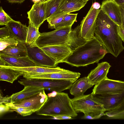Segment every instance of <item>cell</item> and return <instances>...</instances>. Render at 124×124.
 Listing matches in <instances>:
<instances>
[{
	"instance_id": "cell-4",
	"label": "cell",
	"mask_w": 124,
	"mask_h": 124,
	"mask_svg": "<svg viewBox=\"0 0 124 124\" xmlns=\"http://www.w3.org/2000/svg\"><path fill=\"white\" fill-rule=\"evenodd\" d=\"M71 26L57 28L53 31L40 33L34 45L40 48L47 46L65 45L69 48L70 45V33Z\"/></svg>"
},
{
	"instance_id": "cell-31",
	"label": "cell",
	"mask_w": 124,
	"mask_h": 124,
	"mask_svg": "<svg viewBox=\"0 0 124 124\" xmlns=\"http://www.w3.org/2000/svg\"><path fill=\"white\" fill-rule=\"evenodd\" d=\"M5 104L9 107L10 108L9 111L16 112L18 114L23 116L30 115L33 113V111L26 108L15 106L9 103H6Z\"/></svg>"
},
{
	"instance_id": "cell-38",
	"label": "cell",
	"mask_w": 124,
	"mask_h": 124,
	"mask_svg": "<svg viewBox=\"0 0 124 124\" xmlns=\"http://www.w3.org/2000/svg\"><path fill=\"white\" fill-rule=\"evenodd\" d=\"M0 114L1 115L4 113L9 111L10 108L7 106L3 104H0Z\"/></svg>"
},
{
	"instance_id": "cell-3",
	"label": "cell",
	"mask_w": 124,
	"mask_h": 124,
	"mask_svg": "<svg viewBox=\"0 0 124 124\" xmlns=\"http://www.w3.org/2000/svg\"><path fill=\"white\" fill-rule=\"evenodd\" d=\"M36 113L38 115L53 117L65 115L74 117L78 115L72 107L71 99L68 94L62 92H57L55 96L48 97L46 101Z\"/></svg>"
},
{
	"instance_id": "cell-2",
	"label": "cell",
	"mask_w": 124,
	"mask_h": 124,
	"mask_svg": "<svg viewBox=\"0 0 124 124\" xmlns=\"http://www.w3.org/2000/svg\"><path fill=\"white\" fill-rule=\"evenodd\" d=\"M107 53L104 45L94 36L72 51L63 62L77 67L85 66L98 63Z\"/></svg>"
},
{
	"instance_id": "cell-19",
	"label": "cell",
	"mask_w": 124,
	"mask_h": 124,
	"mask_svg": "<svg viewBox=\"0 0 124 124\" xmlns=\"http://www.w3.org/2000/svg\"><path fill=\"white\" fill-rule=\"evenodd\" d=\"M87 2L84 0H62L56 12L52 16L79 10Z\"/></svg>"
},
{
	"instance_id": "cell-8",
	"label": "cell",
	"mask_w": 124,
	"mask_h": 124,
	"mask_svg": "<svg viewBox=\"0 0 124 124\" xmlns=\"http://www.w3.org/2000/svg\"><path fill=\"white\" fill-rule=\"evenodd\" d=\"M100 9H96L91 7L85 16L81 21L80 35L82 38L89 40L94 36L96 22Z\"/></svg>"
},
{
	"instance_id": "cell-37",
	"label": "cell",
	"mask_w": 124,
	"mask_h": 124,
	"mask_svg": "<svg viewBox=\"0 0 124 124\" xmlns=\"http://www.w3.org/2000/svg\"><path fill=\"white\" fill-rule=\"evenodd\" d=\"M0 93V104H4L10 102V96H8L3 97Z\"/></svg>"
},
{
	"instance_id": "cell-15",
	"label": "cell",
	"mask_w": 124,
	"mask_h": 124,
	"mask_svg": "<svg viewBox=\"0 0 124 124\" xmlns=\"http://www.w3.org/2000/svg\"><path fill=\"white\" fill-rule=\"evenodd\" d=\"M100 8L117 25L122 26V22L120 7L113 0L103 1Z\"/></svg>"
},
{
	"instance_id": "cell-41",
	"label": "cell",
	"mask_w": 124,
	"mask_h": 124,
	"mask_svg": "<svg viewBox=\"0 0 124 124\" xmlns=\"http://www.w3.org/2000/svg\"><path fill=\"white\" fill-rule=\"evenodd\" d=\"M25 0H7L9 3H21Z\"/></svg>"
},
{
	"instance_id": "cell-12",
	"label": "cell",
	"mask_w": 124,
	"mask_h": 124,
	"mask_svg": "<svg viewBox=\"0 0 124 124\" xmlns=\"http://www.w3.org/2000/svg\"><path fill=\"white\" fill-rule=\"evenodd\" d=\"M48 98L44 90L32 97L14 103H8L15 106L26 108L34 113L41 108Z\"/></svg>"
},
{
	"instance_id": "cell-35",
	"label": "cell",
	"mask_w": 124,
	"mask_h": 124,
	"mask_svg": "<svg viewBox=\"0 0 124 124\" xmlns=\"http://www.w3.org/2000/svg\"><path fill=\"white\" fill-rule=\"evenodd\" d=\"M10 36L9 31L6 26L0 29V39Z\"/></svg>"
},
{
	"instance_id": "cell-14",
	"label": "cell",
	"mask_w": 124,
	"mask_h": 124,
	"mask_svg": "<svg viewBox=\"0 0 124 124\" xmlns=\"http://www.w3.org/2000/svg\"><path fill=\"white\" fill-rule=\"evenodd\" d=\"M58 65L63 61L71 54L72 51L65 45H52L41 48Z\"/></svg>"
},
{
	"instance_id": "cell-43",
	"label": "cell",
	"mask_w": 124,
	"mask_h": 124,
	"mask_svg": "<svg viewBox=\"0 0 124 124\" xmlns=\"http://www.w3.org/2000/svg\"><path fill=\"white\" fill-rule=\"evenodd\" d=\"M57 93V92L55 91H53L52 93L48 94L47 96L48 97H54L55 96Z\"/></svg>"
},
{
	"instance_id": "cell-11",
	"label": "cell",
	"mask_w": 124,
	"mask_h": 124,
	"mask_svg": "<svg viewBox=\"0 0 124 124\" xmlns=\"http://www.w3.org/2000/svg\"><path fill=\"white\" fill-rule=\"evenodd\" d=\"M46 0H40L34 3L27 12L29 21L38 28L46 20Z\"/></svg>"
},
{
	"instance_id": "cell-27",
	"label": "cell",
	"mask_w": 124,
	"mask_h": 124,
	"mask_svg": "<svg viewBox=\"0 0 124 124\" xmlns=\"http://www.w3.org/2000/svg\"><path fill=\"white\" fill-rule=\"evenodd\" d=\"M62 0H46L45 20L54 14L56 12Z\"/></svg>"
},
{
	"instance_id": "cell-23",
	"label": "cell",
	"mask_w": 124,
	"mask_h": 124,
	"mask_svg": "<svg viewBox=\"0 0 124 124\" xmlns=\"http://www.w3.org/2000/svg\"><path fill=\"white\" fill-rule=\"evenodd\" d=\"M93 86L89 82L87 77H83L73 83L69 89L70 93L74 96L81 95Z\"/></svg>"
},
{
	"instance_id": "cell-7",
	"label": "cell",
	"mask_w": 124,
	"mask_h": 124,
	"mask_svg": "<svg viewBox=\"0 0 124 124\" xmlns=\"http://www.w3.org/2000/svg\"><path fill=\"white\" fill-rule=\"evenodd\" d=\"M124 92V81L109 79L108 77L95 85L91 93L107 95Z\"/></svg>"
},
{
	"instance_id": "cell-1",
	"label": "cell",
	"mask_w": 124,
	"mask_h": 124,
	"mask_svg": "<svg viewBox=\"0 0 124 124\" xmlns=\"http://www.w3.org/2000/svg\"><path fill=\"white\" fill-rule=\"evenodd\" d=\"M117 25L101 9L96 22L95 36L103 44L108 53L117 57L124 49L119 35Z\"/></svg>"
},
{
	"instance_id": "cell-46",
	"label": "cell",
	"mask_w": 124,
	"mask_h": 124,
	"mask_svg": "<svg viewBox=\"0 0 124 124\" xmlns=\"http://www.w3.org/2000/svg\"><path fill=\"white\" fill-rule=\"evenodd\" d=\"M84 0L87 2L88 1V0Z\"/></svg>"
},
{
	"instance_id": "cell-42",
	"label": "cell",
	"mask_w": 124,
	"mask_h": 124,
	"mask_svg": "<svg viewBox=\"0 0 124 124\" xmlns=\"http://www.w3.org/2000/svg\"><path fill=\"white\" fill-rule=\"evenodd\" d=\"M92 6L93 8L96 9H99L101 6L99 3L97 2H95L93 3Z\"/></svg>"
},
{
	"instance_id": "cell-22",
	"label": "cell",
	"mask_w": 124,
	"mask_h": 124,
	"mask_svg": "<svg viewBox=\"0 0 124 124\" xmlns=\"http://www.w3.org/2000/svg\"><path fill=\"white\" fill-rule=\"evenodd\" d=\"M0 58L4 62L3 66L24 67L37 66L28 56L21 58H14L0 55Z\"/></svg>"
},
{
	"instance_id": "cell-24",
	"label": "cell",
	"mask_w": 124,
	"mask_h": 124,
	"mask_svg": "<svg viewBox=\"0 0 124 124\" xmlns=\"http://www.w3.org/2000/svg\"><path fill=\"white\" fill-rule=\"evenodd\" d=\"M23 74L20 71L0 67V80L4 81L13 83Z\"/></svg>"
},
{
	"instance_id": "cell-6",
	"label": "cell",
	"mask_w": 124,
	"mask_h": 124,
	"mask_svg": "<svg viewBox=\"0 0 124 124\" xmlns=\"http://www.w3.org/2000/svg\"><path fill=\"white\" fill-rule=\"evenodd\" d=\"M71 100L72 107L77 113L105 112L101 105L93 99L91 93L75 96Z\"/></svg>"
},
{
	"instance_id": "cell-33",
	"label": "cell",
	"mask_w": 124,
	"mask_h": 124,
	"mask_svg": "<svg viewBox=\"0 0 124 124\" xmlns=\"http://www.w3.org/2000/svg\"><path fill=\"white\" fill-rule=\"evenodd\" d=\"M14 20L3 9L0 7V25H6L10 22Z\"/></svg>"
},
{
	"instance_id": "cell-30",
	"label": "cell",
	"mask_w": 124,
	"mask_h": 124,
	"mask_svg": "<svg viewBox=\"0 0 124 124\" xmlns=\"http://www.w3.org/2000/svg\"><path fill=\"white\" fill-rule=\"evenodd\" d=\"M78 14L68 13L64 18L62 21L55 28H57L72 26L76 21Z\"/></svg>"
},
{
	"instance_id": "cell-40",
	"label": "cell",
	"mask_w": 124,
	"mask_h": 124,
	"mask_svg": "<svg viewBox=\"0 0 124 124\" xmlns=\"http://www.w3.org/2000/svg\"><path fill=\"white\" fill-rule=\"evenodd\" d=\"M53 118L58 120L71 119H72V117L65 115H59L55 116Z\"/></svg>"
},
{
	"instance_id": "cell-25",
	"label": "cell",
	"mask_w": 124,
	"mask_h": 124,
	"mask_svg": "<svg viewBox=\"0 0 124 124\" xmlns=\"http://www.w3.org/2000/svg\"><path fill=\"white\" fill-rule=\"evenodd\" d=\"M80 24L73 29H71L70 33L71 42L69 48L72 51L78 46L85 43L88 40L80 36Z\"/></svg>"
},
{
	"instance_id": "cell-32",
	"label": "cell",
	"mask_w": 124,
	"mask_h": 124,
	"mask_svg": "<svg viewBox=\"0 0 124 124\" xmlns=\"http://www.w3.org/2000/svg\"><path fill=\"white\" fill-rule=\"evenodd\" d=\"M19 42L15 38L10 36L0 39V51L3 50L9 46L17 44Z\"/></svg>"
},
{
	"instance_id": "cell-36",
	"label": "cell",
	"mask_w": 124,
	"mask_h": 124,
	"mask_svg": "<svg viewBox=\"0 0 124 124\" xmlns=\"http://www.w3.org/2000/svg\"><path fill=\"white\" fill-rule=\"evenodd\" d=\"M117 30L119 35L124 42V28L121 26L117 25Z\"/></svg>"
},
{
	"instance_id": "cell-16",
	"label": "cell",
	"mask_w": 124,
	"mask_h": 124,
	"mask_svg": "<svg viewBox=\"0 0 124 124\" xmlns=\"http://www.w3.org/2000/svg\"><path fill=\"white\" fill-rule=\"evenodd\" d=\"M111 67L109 63L106 62L98 63L87 77L89 82L93 85H95L107 78V75Z\"/></svg>"
},
{
	"instance_id": "cell-28",
	"label": "cell",
	"mask_w": 124,
	"mask_h": 124,
	"mask_svg": "<svg viewBox=\"0 0 124 124\" xmlns=\"http://www.w3.org/2000/svg\"><path fill=\"white\" fill-rule=\"evenodd\" d=\"M107 118L110 119H124V100L115 109L105 113Z\"/></svg>"
},
{
	"instance_id": "cell-34",
	"label": "cell",
	"mask_w": 124,
	"mask_h": 124,
	"mask_svg": "<svg viewBox=\"0 0 124 124\" xmlns=\"http://www.w3.org/2000/svg\"><path fill=\"white\" fill-rule=\"evenodd\" d=\"M105 112H92L84 113V115L82 117L83 119H97L102 116L105 115Z\"/></svg>"
},
{
	"instance_id": "cell-9",
	"label": "cell",
	"mask_w": 124,
	"mask_h": 124,
	"mask_svg": "<svg viewBox=\"0 0 124 124\" xmlns=\"http://www.w3.org/2000/svg\"><path fill=\"white\" fill-rule=\"evenodd\" d=\"M26 45L28 56L37 66L50 68L56 67L57 64L41 48L34 45Z\"/></svg>"
},
{
	"instance_id": "cell-17",
	"label": "cell",
	"mask_w": 124,
	"mask_h": 124,
	"mask_svg": "<svg viewBox=\"0 0 124 124\" xmlns=\"http://www.w3.org/2000/svg\"><path fill=\"white\" fill-rule=\"evenodd\" d=\"M8 29L10 36L19 41L25 43L28 27L19 21L13 20L6 25Z\"/></svg>"
},
{
	"instance_id": "cell-39",
	"label": "cell",
	"mask_w": 124,
	"mask_h": 124,
	"mask_svg": "<svg viewBox=\"0 0 124 124\" xmlns=\"http://www.w3.org/2000/svg\"><path fill=\"white\" fill-rule=\"evenodd\" d=\"M120 8L122 24L121 26L124 28V4L119 5Z\"/></svg>"
},
{
	"instance_id": "cell-47",
	"label": "cell",
	"mask_w": 124,
	"mask_h": 124,
	"mask_svg": "<svg viewBox=\"0 0 124 124\" xmlns=\"http://www.w3.org/2000/svg\"></svg>"
},
{
	"instance_id": "cell-29",
	"label": "cell",
	"mask_w": 124,
	"mask_h": 124,
	"mask_svg": "<svg viewBox=\"0 0 124 124\" xmlns=\"http://www.w3.org/2000/svg\"><path fill=\"white\" fill-rule=\"evenodd\" d=\"M67 14H62L53 16L46 20L48 23V28L55 29L62 21Z\"/></svg>"
},
{
	"instance_id": "cell-18",
	"label": "cell",
	"mask_w": 124,
	"mask_h": 124,
	"mask_svg": "<svg viewBox=\"0 0 124 124\" xmlns=\"http://www.w3.org/2000/svg\"><path fill=\"white\" fill-rule=\"evenodd\" d=\"M0 67L16 70L22 72L24 75H33L45 73L59 72L65 69L59 67L50 68L36 66L27 67H16L8 66H1Z\"/></svg>"
},
{
	"instance_id": "cell-44",
	"label": "cell",
	"mask_w": 124,
	"mask_h": 124,
	"mask_svg": "<svg viewBox=\"0 0 124 124\" xmlns=\"http://www.w3.org/2000/svg\"><path fill=\"white\" fill-rule=\"evenodd\" d=\"M118 5L122 4H124V0H113Z\"/></svg>"
},
{
	"instance_id": "cell-20",
	"label": "cell",
	"mask_w": 124,
	"mask_h": 124,
	"mask_svg": "<svg viewBox=\"0 0 124 124\" xmlns=\"http://www.w3.org/2000/svg\"><path fill=\"white\" fill-rule=\"evenodd\" d=\"M44 90V88L34 86L27 85L19 92L10 96V102L14 103L34 96Z\"/></svg>"
},
{
	"instance_id": "cell-5",
	"label": "cell",
	"mask_w": 124,
	"mask_h": 124,
	"mask_svg": "<svg viewBox=\"0 0 124 124\" xmlns=\"http://www.w3.org/2000/svg\"><path fill=\"white\" fill-rule=\"evenodd\" d=\"M18 82L24 86H34L43 88L44 90L57 92L69 89L74 83L70 80L64 79L25 78L18 80Z\"/></svg>"
},
{
	"instance_id": "cell-26",
	"label": "cell",
	"mask_w": 124,
	"mask_h": 124,
	"mask_svg": "<svg viewBox=\"0 0 124 124\" xmlns=\"http://www.w3.org/2000/svg\"><path fill=\"white\" fill-rule=\"evenodd\" d=\"M28 27V32L25 44L26 45L30 46L35 43L39 37L40 33L39 32V28L35 27L29 21Z\"/></svg>"
},
{
	"instance_id": "cell-10",
	"label": "cell",
	"mask_w": 124,
	"mask_h": 124,
	"mask_svg": "<svg viewBox=\"0 0 124 124\" xmlns=\"http://www.w3.org/2000/svg\"><path fill=\"white\" fill-rule=\"evenodd\" d=\"M92 96L93 99L101 105L105 111H109L115 109L124 100V92L107 95L92 94Z\"/></svg>"
},
{
	"instance_id": "cell-13",
	"label": "cell",
	"mask_w": 124,
	"mask_h": 124,
	"mask_svg": "<svg viewBox=\"0 0 124 124\" xmlns=\"http://www.w3.org/2000/svg\"><path fill=\"white\" fill-rule=\"evenodd\" d=\"M81 74L65 70L59 72L45 73L33 75H24V78L28 79H64L74 82L80 77Z\"/></svg>"
},
{
	"instance_id": "cell-21",
	"label": "cell",
	"mask_w": 124,
	"mask_h": 124,
	"mask_svg": "<svg viewBox=\"0 0 124 124\" xmlns=\"http://www.w3.org/2000/svg\"><path fill=\"white\" fill-rule=\"evenodd\" d=\"M0 55L14 58L25 57L28 56L27 49L25 43L19 41L17 44L9 46L0 51Z\"/></svg>"
},
{
	"instance_id": "cell-45",
	"label": "cell",
	"mask_w": 124,
	"mask_h": 124,
	"mask_svg": "<svg viewBox=\"0 0 124 124\" xmlns=\"http://www.w3.org/2000/svg\"><path fill=\"white\" fill-rule=\"evenodd\" d=\"M34 2V3H35L38 1H39L40 0H32Z\"/></svg>"
}]
</instances>
